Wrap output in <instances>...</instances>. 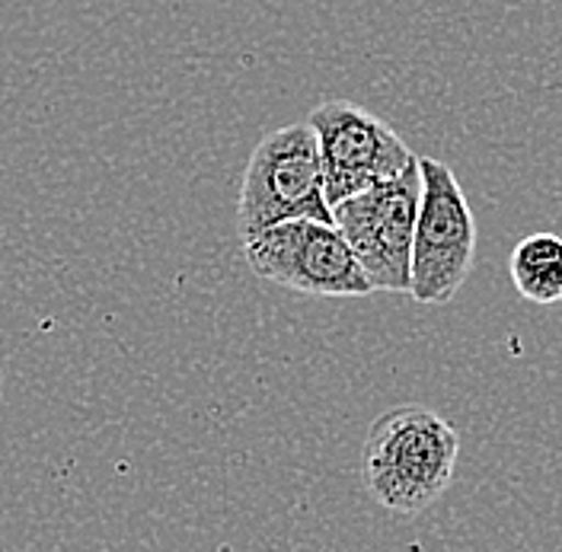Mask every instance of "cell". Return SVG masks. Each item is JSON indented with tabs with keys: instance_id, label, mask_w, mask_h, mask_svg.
I'll return each mask as SVG.
<instances>
[{
	"instance_id": "obj_2",
	"label": "cell",
	"mask_w": 562,
	"mask_h": 552,
	"mask_svg": "<svg viewBox=\"0 0 562 552\" xmlns=\"http://www.w3.org/2000/svg\"><path fill=\"white\" fill-rule=\"evenodd\" d=\"M294 217L333 221L319 140L311 122L276 128L252 147L237 205L240 240Z\"/></svg>"
},
{
	"instance_id": "obj_4",
	"label": "cell",
	"mask_w": 562,
	"mask_h": 552,
	"mask_svg": "<svg viewBox=\"0 0 562 552\" xmlns=\"http://www.w3.org/2000/svg\"><path fill=\"white\" fill-rule=\"evenodd\" d=\"M244 256L259 278L307 297L374 294L336 221L294 217L272 224L244 240Z\"/></svg>"
},
{
	"instance_id": "obj_5",
	"label": "cell",
	"mask_w": 562,
	"mask_h": 552,
	"mask_svg": "<svg viewBox=\"0 0 562 552\" xmlns=\"http://www.w3.org/2000/svg\"><path fill=\"white\" fill-rule=\"evenodd\" d=\"M419 199L422 170L416 160L396 179L355 192L333 205V221L346 234L374 291L409 294Z\"/></svg>"
},
{
	"instance_id": "obj_8",
	"label": "cell",
	"mask_w": 562,
	"mask_h": 552,
	"mask_svg": "<svg viewBox=\"0 0 562 552\" xmlns=\"http://www.w3.org/2000/svg\"><path fill=\"white\" fill-rule=\"evenodd\" d=\"M0 399H3V368H0Z\"/></svg>"
},
{
	"instance_id": "obj_3",
	"label": "cell",
	"mask_w": 562,
	"mask_h": 552,
	"mask_svg": "<svg viewBox=\"0 0 562 552\" xmlns=\"http://www.w3.org/2000/svg\"><path fill=\"white\" fill-rule=\"evenodd\" d=\"M422 199L413 234L409 297L419 304H451L476 259V221L445 160L419 157Z\"/></svg>"
},
{
	"instance_id": "obj_1",
	"label": "cell",
	"mask_w": 562,
	"mask_h": 552,
	"mask_svg": "<svg viewBox=\"0 0 562 552\" xmlns=\"http://www.w3.org/2000/svg\"><path fill=\"white\" fill-rule=\"evenodd\" d=\"M460 441L431 409L396 406L378 415L361 450V480L393 515H422L454 483Z\"/></svg>"
},
{
	"instance_id": "obj_7",
	"label": "cell",
	"mask_w": 562,
	"mask_h": 552,
	"mask_svg": "<svg viewBox=\"0 0 562 552\" xmlns=\"http://www.w3.org/2000/svg\"><path fill=\"white\" fill-rule=\"evenodd\" d=\"M508 272L518 294L550 307L562 301V237L557 234H530L508 256Z\"/></svg>"
},
{
	"instance_id": "obj_6",
	"label": "cell",
	"mask_w": 562,
	"mask_h": 552,
	"mask_svg": "<svg viewBox=\"0 0 562 552\" xmlns=\"http://www.w3.org/2000/svg\"><path fill=\"white\" fill-rule=\"evenodd\" d=\"M319 140L329 205L390 182L419 157L384 119L349 100H329L307 115Z\"/></svg>"
}]
</instances>
